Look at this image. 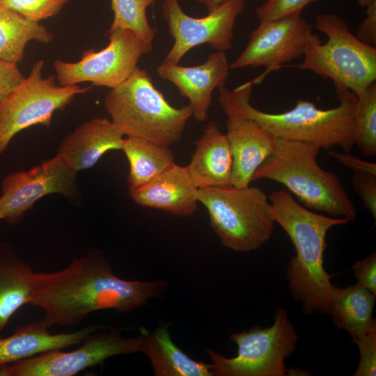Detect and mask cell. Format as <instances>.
<instances>
[{"mask_svg": "<svg viewBox=\"0 0 376 376\" xmlns=\"http://www.w3.org/2000/svg\"><path fill=\"white\" fill-rule=\"evenodd\" d=\"M31 281L30 304L43 310L42 321L49 329L77 324L97 311H131L160 296L168 285L165 279L127 281L116 276L98 249L75 258L61 270L33 272Z\"/></svg>", "mask_w": 376, "mask_h": 376, "instance_id": "1", "label": "cell"}, {"mask_svg": "<svg viewBox=\"0 0 376 376\" xmlns=\"http://www.w3.org/2000/svg\"><path fill=\"white\" fill-rule=\"evenodd\" d=\"M269 202L272 218L286 232L296 250L286 270L290 293L306 315L329 314L334 274L324 267L326 235L331 227L351 221L312 211L298 203L286 189L272 192Z\"/></svg>", "mask_w": 376, "mask_h": 376, "instance_id": "2", "label": "cell"}, {"mask_svg": "<svg viewBox=\"0 0 376 376\" xmlns=\"http://www.w3.org/2000/svg\"><path fill=\"white\" fill-rule=\"evenodd\" d=\"M253 81L234 90L225 86L219 88V104L251 119L277 139L308 142L326 150L340 147L349 152L354 146V117L357 97L348 90H336L339 104L329 109L318 108L314 103L299 100L287 111L271 113L251 104Z\"/></svg>", "mask_w": 376, "mask_h": 376, "instance_id": "3", "label": "cell"}, {"mask_svg": "<svg viewBox=\"0 0 376 376\" xmlns=\"http://www.w3.org/2000/svg\"><path fill=\"white\" fill-rule=\"evenodd\" d=\"M320 149L308 142L277 139L274 151L256 171L253 180L276 181L305 207L352 221L354 205L339 177L318 164Z\"/></svg>", "mask_w": 376, "mask_h": 376, "instance_id": "4", "label": "cell"}, {"mask_svg": "<svg viewBox=\"0 0 376 376\" xmlns=\"http://www.w3.org/2000/svg\"><path fill=\"white\" fill-rule=\"evenodd\" d=\"M111 122L127 136L169 147L180 141L189 118V104L171 106L157 90L148 72L139 67L104 101Z\"/></svg>", "mask_w": 376, "mask_h": 376, "instance_id": "5", "label": "cell"}, {"mask_svg": "<svg viewBox=\"0 0 376 376\" xmlns=\"http://www.w3.org/2000/svg\"><path fill=\"white\" fill-rule=\"evenodd\" d=\"M315 27L327 36V40L311 44L297 68L329 79L336 90H348L356 96L375 82V47L361 41L336 13L318 15Z\"/></svg>", "mask_w": 376, "mask_h": 376, "instance_id": "6", "label": "cell"}, {"mask_svg": "<svg viewBox=\"0 0 376 376\" xmlns=\"http://www.w3.org/2000/svg\"><path fill=\"white\" fill-rule=\"evenodd\" d=\"M197 197L224 246L235 251H251L272 237L275 221L268 197L261 189L203 187L198 188Z\"/></svg>", "mask_w": 376, "mask_h": 376, "instance_id": "7", "label": "cell"}, {"mask_svg": "<svg viewBox=\"0 0 376 376\" xmlns=\"http://www.w3.org/2000/svg\"><path fill=\"white\" fill-rule=\"evenodd\" d=\"M230 340L237 345V354L227 358L205 348L216 376H285L289 370L285 359L295 351L298 335L283 308L276 309L274 322L267 328L254 327L234 333Z\"/></svg>", "mask_w": 376, "mask_h": 376, "instance_id": "8", "label": "cell"}, {"mask_svg": "<svg viewBox=\"0 0 376 376\" xmlns=\"http://www.w3.org/2000/svg\"><path fill=\"white\" fill-rule=\"evenodd\" d=\"M44 65L42 59L34 63L28 77L0 103V155L17 133L36 125L49 126L55 111L91 88L57 85L55 76L43 77Z\"/></svg>", "mask_w": 376, "mask_h": 376, "instance_id": "9", "label": "cell"}, {"mask_svg": "<svg viewBox=\"0 0 376 376\" xmlns=\"http://www.w3.org/2000/svg\"><path fill=\"white\" fill-rule=\"evenodd\" d=\"M109 42L95 52L86 50L77 62L56 59L53 65L60 85L91 82L93 86L114 88L125 81L138 68L140 57L152 49L127 29L108 30Z\"/></svg>", "mask_w": 376, "mask_h": 376, "instance_id": "10", "label": "cell"}, {"mask_svg": "<svg viewBox=\"0 0 376 376\" xmlns=\"http://www.w3.org/2000/svg\"><path fill=\"white\" fill-rule=\"evenodd\" d=\"M143 350L141 335L125 338L118 329L93 333L75 350H50L12 363L1 364L0 376H73L109 357L142 352Z\"/></svg>", "mask_w": 376, "mask_h": 376, "instance_id": "11", "label": "cell"}, {"mask_svg": "<svg viewBox=\"0 0 376 376\" xmlns=\"http://www.w3.org/2000/svg\"><path fill=\"white\" fill-rule=\"evenodd\" d=\"M245 4V0H226L205 17L197 18L184 13L178 0H164L162 16L174 43L162 64L177 65L191 49L202 44L216 51L230 49L236 19Z\"/></svg>", "mask_w": 376, "mask_h": 376, "instance_id": "12", "label": "cell"}, {"mask_svg": "<svg viewBox=\"0 0 376 376\" xmlns=\"http://www.w3.org/2000/svg\"><path fill=\"white\" fill-rule=\"evenodd\" d=\"M320 41L312 24L301 14L261 21L251 33L244 51L230 64V69L263 66L266 70L256 79L261 81L268 73L303 56L311 44Z\"/></svg>", "mask_w": 376, "mask_h": 376, "instance_id": "13", "label": "cell"}, {"mask_svg": "<svg viewBox=\"0 0 376 376\" xmlns=\"http://www.w3.org/2000/svg\"><path fill=\"white\" fill-rule=\"evenodd\" d=\"M0 219L19 224L25 214L45 196L60 194L75 199L79 195L77 172L56 155L33 168L6 176L1 182Z\"/></svg>", "mask_w": 376, "mask_h": 376, "instance_id": "14", "label": "cell"}, {"mask_svg": "<svg viewBox=\"0 0 376 376\" xmlns=\"http://www.w3.org/2000/svg\"><path fill=\"white\" fill-rule=\"evenodd\" d=\"M229 70L226 52L221 51L209 55L198 65L161 64L157 68L158 75L173 84L180 95L189 100L191 116L198 122L207 120L213 91L225 86Z\"/></svg>", "mask_w": 376, "mask_h": 376, "instance_id": "15", "label": "cell"}, {"mask_svg": "<svg viewBox=\"0 0 376 376\" xmlns=\"http://www.w3.org/2000/svg\"><path fill=\"white\" fill-rule=\"evenodd\" d=\"M227 119L226 136L232 159V185L249 187L256 171L274 151L277 138L254 120L223 110Z\"/></svg>", "mask_w": 376, "mask_h": 376, "instance_id": "16", "label": "cell"}, {"mask_svg": "<svg viewBox=\"0 0 376 376\" xmlns=\"http://www.w3.org/2000/svg\"><path fill=\"white\" fill-rule=\"evenodd\" d=\"M198 189L187 166L174 163L130 194L141 206L168 212L178 217H190L198 208Z\"/></svg>", "mask_w": 376, "mask_h": 376, "instance_id": "17", "label": "cell"}, {"mask_svg": "<svg viewBox=\"0 0 376 376\" xmlns=\"http://www.w3.org/2000/svg\"><path fill=\"white\" fill-rule=\"evenodd\" d=\"M124 135L106 118L84 122L61 142L57 155L75 172L91 168L110 150H122Z\"/></svg>", "mask_w": 376, "mask_h": 376, "instance_id": "18", "label": "cell"}, {"mask_svg": "<svg viewBox=\"0 0 376 376\" xmlns=\"http://www.w3.org/2000/svg\"><path fill=\"white\" fill-rule=\"evenodd\" d=\"M196 150L187 165L198 188L232 185L233 159L228 141L218 125L209 121L195 142Z\"/></svg>", "mask_w": 376, "mask_h": 376, "instance_id": "19", "label": "cell"}, {"mask_svg": "<svg viewBox=\"0 0 376 376\" xmlns=\"http://www.w3.org/2000/svg\"><path fill=\"white\" fill-rule=\"evenodd\" d=\"M98 327L91 325L74 332L56 334L49 333L42 320L18 327L12 335L6 338L0 336V365L78 345Z\"/></svg>", "mask_w": 376, "mask_h": 376, "instance_id": "20", "label": "cell"}, {"mask_svg": "<svg viewBox=\"0 0 376 376\" xmlns=\"http://www.w3.org/2000/svg\"><path fill=\"white\" fill-rule=\"evenodd\" d=\"M141 335L142 352L148 357L156 376H213L210 363L192 359L173 343L166 324L153 331L142 328Z\"/></svg>", "mask_w": 376, "mask_h": 376, "instance_id": "21", "label": "cell"}, {"mask_svg": "<svg viewBox=\"0 0 376 376\" xmlns=\"http://www.w3.org/2000/svg\"><path fill=\"white\" fill-rule=\"evenodd\" d=\"M376 295L359 282L342 288L333 285L329 314L334 324L347 331L352 340L376 331L373 311Z\"/></svg>", "mask_w": 376, "mask_h": 376, "instance_id": "22", "label": "cell"}, {"mask_svg": "<svg viewBox=\"0 0 376 376\" xmlns=\"http://www.w3.org/2000/svg\"><path fill=\"white\" fill-rule=\"evenodd\" d=\"M33 272L8 243H0V336L11 316L30 304Z\"/></svg>", "mask_w": 376, "mask_h": 376, "instance_id": "23", "label": "cell"}, {"mask_svg": "<svg viewBox=\"0 0 376 376\" xmlns=\"http://www.w3.org/2000/svg\"><path fill=\"white\" fill-rule=\"evenodd\" d=\"M122 150L130 164L127 177L130 194L175 163L173 154L168 146L138 137L127 136L124 139Z\"/></svg>", "mask_w": 376, "mask_h": 376, "instance_id": "24", "label": "cell"}, {"mask_svg": "<svg viewBox=\"0 0 376 376\" xmlns=\"http://www.w3.org/2000/svg\"><path fill=\"white\" fill-rule=\"evenodd\" d=\"M54 35L39 22L0 6V59L18 63L31 40L47 44Z\"/></svg>", "mask_w": 376, "mask_h": 376, "instance_id": "25", "label": "cell"}, {"mask_svg": "<svg viewBox=\"0 0 376 376\" xmlns=\"http://www.w3.org/2000/svg\"><path fill=\"white\" fill-rule=\"evenodd\" d=\"M354 117V141L366 157L376 155V84L359 95Z\"/></svg>", "mask_w": 376, "mask_h": 376, "instance_id": "26", "label": "cell"}, {"mask_svg": "<svg viewBox=\"0 0 376 376\" xmlns=\"http://www.w3.org/2000/svg\"><path fill=\"white\" fill-rule=\"evenodd\" d=\"M154 0H111L113 19L109 30L127 29L152 44L155 31L150 26L146 9Z\"/></svg>", "mask_w": 376, "mask_h": 376, "instance_id": "27", "label": "cell"}, {"mask_svg": "<svg viewBox=\"0 0 376 376\" xmlns=\"http://www.w3.org/2000/svg\"><path fill=\"white\" fill-rule=\"evenodd\" d=\"M68 0H0V6L39 22L57 15Z\"/></svg>", "mask_w": 376, "mask_h": 376, "instance_id": "28", "label": "cell"}, {"mask_svg": "<svg viewBox=\"0 0 376 376\" xmlns=\"http://www.w3.org/2000/svg\"><path fill=\"white\" fill-rule=\"evenodd\" d=\"M317 1L318 0H267L257 7L256 14L260 22L292 14H301L307 5Z\"/></svg>", "mask_w": 376, "mask_h": 376, "instance_id": "29", "label": "cell"}, {"mask_svg": "<svg viewBox=\"0 0 376 376\" xmlns=\"http://www.w3.org/2000/svg\"><path fill=\"white\" fill-rule=\"evenodd\" d=\"M353 342L360 352L359 366L352 375L375 376L376 374V331L363 335Z\"/></svg>", "mask_w": 376, "mask_h": 376, "instance_id": "30", "label": "cell"}, {"mask_svg": "<svg viewBox=\"0 0 376 376\" xmlns=\"http://www.w3.org/2000/svg\"><path fill=\"white\" fill-rule=\"evenodd\" d=\"M352 183L364 207L376 219V175L363 172H353Z\"/></svg>", "mask_w": 376, "mask_h": 376, "instance_id": "31", "label": "cell"}, {"mask_svg": "<svg viewBox=\"0 0 376 376\" xmlns=\"http://www.w3.org/2000/svg\"><path fill=\"white\" fill-rule=\"evenodd\" d=\"M25 78L17 63L0 59V103Z\"/></svg>", "mask_w": 376, "mask_h": 376, "instance_id": "32", "label": "cell"}, {"mask_svg": "<svg viewBox=\"0 0 376 376\" xmlns=\"http://www.w3.org/2000/svg\"><path fill=\"white\" fill-rule=\"evenodd\" d=\"M358 282L376 295V254L358 260L352 267Z\"/></svg>", "mask_w": 376, "mask_h": 376, "instance_id": "33", "label": "cell"}, {"mask_svg": "<svg viewBox=\"0 0 376 376\" xmlns=\"http://www.w3.org/2000/svg\"><path fill=\"white\" fill-rule=\"evenodd\" d=\"M356 36L363 42L375 47L376 1L366 7V17L360 24Z\"/></svg>", "mask_w": 376, "mask_h": 376, "instance_id": "34", "label": "cell"}, {"mask_svg": "<svg viewBox=\"0 0 376 376\" xmlns=\"http://www.w3.org/2000/svg\"><path fill=\"white\" fill-rule=\"evenodd\" d=\"M329 155L344 166L352 169L354 172H363L376 175L375 163L362 160L346 152L331 150L329 152Z\"/></svg>", "mask_w": 376, "mask_h": 376, "instance_id": "35", "label": "cell"}, {"mask_svg": "<svg viewBox=\"0 0 376 376\" xmlns=\"http://www.w3.org/2000/svg\"><path fill=\"white\" fill-rule=\"evenodd\" d=\"M203 4L207 9L208 13L212 12L219 7L226 0H196Z\"/></svg>", "mask_w": 376, "mask_h": 376, "instance_id": "36", "label": "cell"}, {"mask_svg": "<svg viewBox=\"0 0 376 376\" xmlns=\"http://www.w3.org/2000/svg\"><path fill=\"white\" fill-rule=\"evenodd\" d=\"M376 0H357V3L362 8H366Z\"/></svg>", "mask_w": 376, "mask_h": 376, "instance_id": "37", "label": "cell"}]
</instances>
